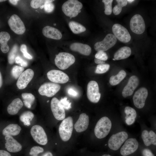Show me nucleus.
Segmentation results:
<instances>
[{"label":"nucleus","mask_w":156,"mask_h":156,"mask_svg":"<svg viewBox=\"0 0 156 156\" xmlns=\"http://www.w3.org/2000/svg\"><path fill=\"white\" fill-rule=\"evenodd\" d=\"M24 68L21 66L17 65L14 66L11 71L12 75L14 79H16L18 78L20 76L23 72Z\"/></svg>","instance_id":"obj_33"},{"label":"nucleus","mask_w":156,"mask_h":156,"mask_svg":"<svg viewBox=\"0 0 156 156\" xmlns=\"http://www.w3.org/2000/svg\"><path fill=\"white\" fill-rule=\"evenodd\" d=\"M89 124V116L86 114L83 113L80 115L78 120L75 123L74 128L77 132H81L87 129Z\"/></svg>","instance_id":"obj_20"},{"label":"nucleus","mask_w":156,"mask_h":156,"mask_svg":"<svg viewBox=\"0 0 156 156\" xmlns=\"http://www.w3.org/2000/svg\"><path fill=\"white\" fill-rule=\"evenodd\" d=\"M68 94L73 97H76L78 95V93L75 90L72 88L69 89L68 91Z\"/></svg>","instance_id":"obj_46"},{"label":"nucleus","mask_w":156,"mask_h":156,"mask_svg":"<svg viewBox=\"0 0 156 156\" xmlns=\"http://www.w3.org/2000/svg\"><path fill=\"white\" fill-rule=\"evenodd\" d=\"M124 112L126 114L125 122L128 125H130L134 123L137 116L135 110L133 108L127 106L125 107Z\"/></svg>","instance_id":"obj_27"},{"label":"nucleus","mask_w":156,"mask_h":156,"mask_svg":"<svg viewBox=\"0 0 156 156\" xmlns=\"http://www.w3.org/2000/svg\"><path fill=\"white\" fill-rule=\"evenodd\" d=\"M138 143L135 138H130L126 141L120 149L123 156H127L135 152L138 148Z\"/></svg>","instance_id":"obj_15"},{"label":"nucleus","mask_w":156,"mask_h":156,"mask_svg":"<svg viewBox=\"0 0 156 156\" xmlns=\"http://www.w3.org/2000/svg\"><path fill=\"white\" fill-rule=\"evenodd\" d=\"M21 130V127L17 124H12L5 127L2 131L3 134L5 136L16 135Z\"/></svg>","instance_id":"obj_25"},{"label":"nucleus","mask_w":156,"mask_h":156,"mask_svg":"<svg viewBox=\"0 0 156 156\" xmlns=\"http://www.w3.org/2000/svg\"><path fill=\"white\" fill-rule=\"evenodd\" d=\"M73 129L72 118L69 116L63 120L59 128V132L61 139L64 142L68 141L71 137Z\"/></svg>","instance_id":"obj_3"},{"label":"nucleus","mask_w":156,"mask_h":156,"mask_svg":"<svg viewBox=\"0 0 156 156\" xmlns=\"http://www.w3.org/2000/svg\"><path fill=\"white\" fill-rule=\"evenodd\" d=\"M148 95L147 89L144 87L139 88L135 93L133 98L135 107L138 109L142 108L144 106Z\"/></svg>","instance_id":"obj_14"},{"label":"nucleus","mask_w":156,"mask_h":156,"mask_svg":"<svg viewBox=\"0 0 156 156\" xmlns=\"http://www.w3.org/2000/svg\"><path fill=\"white\" fill-rule=\"evenodd\" d=\"M54 5L51 3H46L44 5V8L45 11L47 13L52 12L54 10Z\"/></svg>","instance_id":"obj_42"},{"label":"nucleus","mask_w":156,"mask_h":156,"mask_svg":"<svg viewBox=\"0 0 156 156\" xmlns=\"http://www.w3.org/2000/svg\"><path fill=\"white\" fill-rule=\"evenodd\" d=\"M128 138L127 133L124 131L118 132L112 135L109 139V147L114 151L118 150Z\"/></svg>","instance_id":"obj_5"},{"label":"nucleus","mask_w":156,"mask_h":156,"mask_svg":"<svg viewBox=\"0 0 156 156\" xmlns=\"http://www.w3.org/2000/svg\"><path fill=\"white\" fill-rule=\"evenodd\" d=\"M69 26L71 30L75 34H79L86 30V28L84 26L74 21L69 22Z\"/></svg>","instance_id":"obj_29"},{"label":"nucleus","mask_w":156,"mask_h":156,"mask_svg":"<svg viewBox=\"0 0 156 156\" xmlns=\"http://www.w3.org/2000/svg\"><path fill=\"white\" fill-rule=\"evenodd\" d=\"M6 0H0V2H3V1H5Z\"/></svg>","instance_id":"obj_57"},{"label":"nucleus","mask_w":156,"mask_h":156,"mask_svg":"<svg viewBox=\"0 0 156 156\" xmlns=\"http://www.w3.org/2000/svg\"><path fill=\"white\" fill-rule=\"evenodd\" d=\"M130 27L133 33L138 34H142L145 29V25L142 16L139 14L134 15L130 22Z\"/></svg>","instance_id":"obj_10"},{"label":"nucleus","mask_w":156,"mask_h":156,"mask_svg":"<svg viewBox=\"0 0 156 156\" xmlns=\"http://www.w3.org/2000/svg\"><path fill=\"white\" fill-rule=\"evenodd\" d=\"M102 1L104 4L105 14L107 15H110L112 12V3L113 0H103Z\"/></svg>","instance_id":"obj_37"},{"label":"nucleus","mask_w":156,"mask_h":156,"mask_svg":"<svg viewBox=\"0 0 156 156\" xmlns=\"http://www.w3.org/2000/svg\"><path fill=\"white\" fill-rule=\"evenodd\" d=\"M21 96L23 100L25 105L27 108H30L35 99L34 96L31 93H23Z\"/></svg>","instance_id":"obj_30"},{"label":"nucleus","mask_w":156,"mask_h":156,"mask_svg":"<svg viewBox=\"0 0 156 156\" xmlns=\"http://www.w3.org/2000/svg\"><path fill=\"white\" fill-rule=\"evenodd\" d=\"M127 2H128L130 3H131L133 1H134V0H127Z\"/></svg>","instance_id":"obj_54"},{"label":"nucleus","mask_w":156,"mask_h":156,"mask_svg":"<svg viewBox=\"0 0 156 156\" xmlns=\"http://www.w3.org/2000/svg\"><path fill=\"white\" fill-rule=\"evenodd\" d=\"M113 60H116L114 58V59H113Z\"/></svg>","instance_id":"obj_58"},{"label":"nucleus","mask_w":156,"mask_h":156,"mask_svg":"<svg viewBox=\"0 0 156 156\" xmlns=\"http://www.w3.org/2000/svg\"><path fill=\"white\" fill-rule=\"evenodd\" d=\"M10 29L16 34L21 35L23 34L26 28L20 18L17 15H12L8 21Z\"/></svg>","instance_id":"obj_11"},{"label":"nucleus","mask_w":156,"mask_h":156,"mask_svg":"<svg viewBox=\"0 0 156 156\" xmlns=\"http://www.w3.org/2000/svg\"><path fill=\"white\" fill-rule=\"evenodd\" d=\"M42 32L45 37L48 38L58 40L62 37V34L58 29L49 26L44 27Z\"/></svg>","instance_id":"obj_21"},{"label":"nucleus","mask_w":156,"mask_h":156,"mask_svg":"<svg viewBox=\"0 0 156 156\" xmlns=\"http://www.w3.org/2000/svg\"><path fill=\"white\" fill-rule=\"evenodd\" d=\"M141 137L145 145L149 146L151 144L150 136L148 131L146 130H144L142 132Z\"/></svg>","instance_id":"obj_38"},{"label":"nucleus","mask_w":156,"mask_h":156,"mask_svg":"<svg viewBox=\"0 0 156 156\" xmlns=\"http://www.w3.org/2000/svg\"><path fill=\"white\" fill-rule=\"evenodd\" d=\"M82 3L77 0H69L64 2L62 6V10L67 16L71 18L77 16L81 12Z\"/></svg>","instance_id":"obj_2"},{"label":"nucleus","mask_w":156,"mask_h":156,"mask_svg":"<svg viewBox=\"0 0 156 156\" xmlns=\"http://www.w3.org/2000/svg\"><path fill=\"white\" fill-rule=\"evenodd\" d=\"M116 1L117 4L114 7L113 11L115 15H118L121 12L122 8L127 5V2L126 0H116Z\"/></svg>","instance_id":"obj_32"},{"label":"nucleus","mask_w":156,"mask_h":156,"mask_svg":"<svg viewBox=\"0 0 156 156\" xmlns=\"http://www.w3.org/2000/svg\"><path fill=\"white\" fill-rule=\"evenodd\" d=\"M10 38V35L7 32L2 31L0 32L1 49L4 53H7L9 51V47L7 43Z\"/></svg>","instance_id":"obj_26"},{"label":"nucleus","mask_w":156,"mask_h":156,"mask_svg":"<svg viewBox=\"0 0 156 156\" xmlns=\"http://www.w3.org/2000/svg\"><path fill=\"white\" fill-rule=\"evenodd\" d=\"M131 48L127 46H124L120 48L115 53L114 59L116 60L125 59L128 57L131 54Z\"/></svg>","instance_id":"obj_24"},{"label":"nucleus","mask_w":156,"mask_h":156,"mask_svg":"<svg viewBox=\"0 0 156 156\" xmlns=\"http://www.w3.org/2000/svg\"><path fill=\"white\" fill-rule=\"evenodd\" d=\"M23 55L25 57L28 59H31L32 58V57L28 52L23 53Z\"/></svg>","instance_id":"obj_50"},{"label":"nucleus","mask_w":156,"mask_h":156,"mask_svg":"<svg viewBox=\"0 0 156 156\" xmlns=\"http://www.w3.org/2000/svg\"><path fill=\"white\" fill-rule=\"evenodd\" d=\"M54 0H32L30 3L31 7L34 8H37L46 3L52 2Z\"/></svg>","instance_id":"obj_36"},{"label":"nucleus","mask_w":156,"mask_h":156,"mask_svg":"<svg viewBox=\"0 0 156 156\" xmlns=\"http://www.w3.org/2000/svg\"><path fill=\"white\" fill-rule=\"evenodd\" d=\"M117 39L114 35L108 34L102 41L96 42L94 49L97 52L105 51L112 47L116 44Z\"/></svg>","instance_id":"obj_6"},{"label":"nucleus","mask_w":156,"mask_h":156,"mask_svg":"<svg viewBox=\"0 0 156 156\" xmlns=\"http://www.w3.org/2000/svg\"><path fill=\"white\" fill-rule=\"evenodd\" d=\"M44 151L43 148L41 147L34 146L31 148L29 154L33 155H37L39 153L43 152Z\"/></svg>","instance_id":"obj_39"},{"label":"nucleus","mask_w":156,"mask_h":156,"mask_svg":"<svg viewBox=\"0 0 156 156\" xmlns=\"http://www.w3.org/2000/svg\"><path fill=\"white\" fill-rule=\"evenodd\" d=\"M139 83V79L137 76L133 75L131 76L122 91V96L124 98H126L131 95Z\"/></svg>","instance_id":"obj_18"},{"label":"nucleus","mask_w":156,"mask_h":156,"mask_svg":"<svg viewBox=\"0 0 156 156\" xmlns=\"http://www.w3.org/2000/svg\"><path fill=\"white\" fill-rule=\"evenodd\" d=\"M95 57L96 58L104 61L107 60L108 58L107 53L104 51L97 52Z\"/></svg>","instance_id":"obj_40"},{"label":"nucleus","mask_w":156,"mask_h":156,"mask_svg":"<svg viewBox=\"0 0 156 156\" xmlns=\"http://www.w3.org/2000/svg\"><path fill=\"white\" fill-rule=\"evenodd\" d=\"M3 83L2 78L1 74L0 72V88L1 87Z\"/></svg>","instance_id":"obj_52"},{"label":"nucleus","mask_w":156,"mask_h":156,"mask_svg":"<svg viewBox=\"0 0 156 156\" xmlns=\"http://www.w3.org/2000/svg\"><path fill=\"white\" fill-rule=\"evenodd\" d=\"M149 134L150 138L151 144L154 145H156V134L153 131L151 130L149 132Z\"/></svg>","instance_id":"obj_44"},{"label":"nucleus","mask_w":156,"mask_h":156,"mask_svg":"<svg viewBox=\"0 0 156 156\" xmlns=\"http://www.w3.org/2000/svg\"><path fill=\"white\" fill-rule=\"evenodd\" d=\"M0 156H11L8 152L4 150H0Z\"/></svg>","instance_id":"obj_47"},{"label":"nucleus","mask_w":156,"mask_h":156,"mask_svg":"<svg viewBox=\"0 0 156 156\" xmlns=\"http://www.w3.org/2000/svg\"><path fill=\"white\" fill-rule=\"evenodd\" d=\"M87 95L88 100L91 102L98 103L100 100L101 94L99 92L97 83L94 81H91L87 86Z\"/></svg>","instance_id":"obj_7"},{"label":"nucleus","mask_w":156,"mask_h":156,"mask_svg":"<svg viewBox=\"0 0 156 156\" xmlns=\"http://www.w3.org/2000/svg\"><path fill=\"white\" fill-rule=\"evenodd\" d=\"M20 50L23 54L27 52L26 46L24 44H22L20 47Z\"/></svg>","instance_id":"obj_48"},{"label":"nucleus","mask_w":156,"mask_h":156,"mask_svg":"<svg viewBox=\"0 0 156 156\" xmlns=\"http://www.w3.org/2000/svg\"><path fill=\"white\" fill-rule=\"evenodd\" d=\"M19 0H10L9 1L12 4L14 5H16L17 4Z\"/></svg>","instance_id":"obj_51"},{"label":"nucleus","mask_w":156,"mask_h":156,"mask_svg":"<svg viewBox=\"0 0 156 156\" xmlns=\"http://www.w3.org/2000/svg\"><path fill=\"white\" fill-rule=\"evenodd\" d=\"M34 75V71L30 68L24 71L20 76L17 81L16 85L19 89L25 88L33 79Z\"/></svg>","instance_id":"obj_17"},{"label":"nucleus","mask_w":156,"mask_h":156,"mask_svg":"<svg viewBox=\"0 0 156 156\" xmlns=\"http://www.w3.org/2000/svg\"><path fill=\"white\" fill-rule=\"evenodd\" d=\"M17 51L18 47L16 45H15L12 48L8 56V62L10 64H12L14 62Z\"/></svg>","instance_id":"obj_35"},{"label":"nucleus","mask_w":156,"mask_h":156,"mask_svg":"<svg viewBox=\"0 0 156 156\" xmlns=\"http://www.w3.org/2000/svg\"><path fill=\"white\" fill-rule=\"evenodd\" d=\"M112 125L111 121L108 117L104 116L101 118L97 122L94 129L96 136L99 139L105 137L109 132Z\"/></svg>","instance_id":"obj_1"},{"label":"nucleus","mask_w":156,"mask_h":156,"mask_svg":"<svg viewBox=\"0 0 156 156\" xmlns=\"http://www.w3.org/2000/svg\"><path fill=\"white\" fill-rule=\"evenodd\" d=\"M143 156H155L151 151L148 149H144L142 151Z\"/></svg>","instance_id":"obj_45"},{"label":"nucleus","mask_w":156,"mask_h":156,"mask_svg":"<svg viewBox=\"0 0 156 156\" xmlns=\"http://www.w3.org/2000/svg\"><path fill=\"white\" fill-rule=\"evenodd\" d=\"M110 66L109 64H99L97 66L94 72L98 74L105 73L109 70Z\"/></svg>","instance_id":"obj_34"},{"label":"nucleus","mask_w":156,"mask_h":156,"mask_svg":"<svg viewBox=\"0 0 156 156\" xmlns=\"http://www.w3.org/2000/svg\"><path fill=\"white\" fill-rule=\"evenodd\" d=\"M5 139L6 142L5 147L8 151L16 153L21 151L22 148L21 145L12 136H5Z\"/></svg>","instance_id":"obj_19"},{"label":"nucleus","mask_w":156,"mask_h":156,"mask_svg":"<svg viewBox=\"0 0 156 156\" xmlns=\"http://www.w3.org/2000/svg\"><path fill=\"white\" fill-rule=\"evenodd\" d=\"M112 31L116 38L122 42L127 43L131 39V36L128 30L120 24H115L113 25Z\"/></svg>","instance_id":"obj_12"},{"label":"nucleus","mask_w":156,"mask_h":156,"mask_svg":"<svg viewBox=\"0 0 156 156\" xmlns=\"http://www.w3.org/2000/svg\"><path fill=\"white\" fill-rule=\"evenodd\" d=\"M32 156H38L37 155H32Z\"/></svg>","instance_id":"obj_59"},{"label":"nucleus","mask_w":156,"mask_h":156,"mask_svg":"<svg viewBox=\"0 0 156 156\" xmlns=\"http://www.w3.org/2000/svg\"><path fill=\"white\" fill-rule=\"evenodd\" d=\"M51 107L53 114L56 119L61 120L64 119L65 117L64 109L57 98L54 97L52 99Z\"/></svg>","instance_id":"obj_13"},{"label":"nucleus","mask_w":156,"mask_h":156,"mask_svg":"<svg viewBox=\"0 0 156 156\" xmlns=\"http://www.w3.org/2000/svg\"><path fill=\"white\" fill-rule=\"evenodd\" d=\"M15 62L16 63L20 64L21 66L23 67H27L28 65L27 62L19 56L16 57Z\"/></svg>","instance_id":"obj_43"},{"label":"nucleus","mask_w":156,"mask_h":156,"mask_svg":"<svg viewBox=\"0 0 156 156\" xmlns=\"http://www.w3.org/2000/svg\"><path fill=\"white\" fill-rule=\"evenodd\" d=\"M102 156H111L109 154H105L102 155Z\"/></svg>","instance_id":"obj_55"},{"label":"nucleus","mask_w":156,"mask_h":156,"mask_svg":"<svg viewBox=\"0 0 156 156\" xmlns=\"http://www.w3.org/2000/svg\"><path fill=\"white\" fill-rule=\"evenodd\" d=\"M47 76L50 81L56 83H64L67 82L69 79L68 75L60 70H49L48 72Z\"/></svg>","instance_id":"obj_16"},{"label":"nucleus","mask_w":156,"mask_h":156,"mask_svg":"<svg viewBox=\"0 0 156 156\" xmlns=\"http://www.w3.org/2000/svg\"><path fill=\"white\" fill-rule=\"evenodd\" d=\"M60 86L58 84L47 82L40 86L38 90V92L41 95L51 97L60 90Z\"/></svg>","instance_id":"obj_8"},{"label":"nucleus","mask_w":156,"mask_h":156,"mask_svg":"<svg viewBox=\"0 0 156 156\" xmlns=\"http://www.w3.org/2000/svg\"><path fill=\"white\" fill-rule=\"evenodd\" d=\"M34 117L33 113L30 111H26L23 113L20 117L21 121L23 122L24 124L27 126L30 125V121Z\"/></svg>","instance_id":"obj_31"},{"label":"nucleus","mask_w":156,"mask_h":156,"mask_svg":"<svg viewBox=\"0 0 156 156\" xmlns=\"http://www.w3.org/2000/svg\"><path fill=\"white\" fill-rule=\"evenodd\" d=\"M127 73L124 70H120L117 75L110 77L109 80L110 84L113 86L118 85L124 79Z\"/></svg>","instance_id":"obj_28"},{"label":"nucleus","mask_w":156,"mask_h":156,"mask_svg":"<svg viewBox=\"0 0 156 156\" xmlns=\"http://www.w3.org/2000/svg\"><path fill=\"white\" fill-rule=\"evenodd\" d=\"M30 133L33 139L38 144L43 145L47 144V135L44 129L40 126L36 125L33 126L31 129Z\"/></svg>","instance_id":"obj_9"},{"label":"nucleus","mask_w":156,"mask_h":156,"mask_svg":"<svg viewBox=\"0 0 156 156\" xmlns=\"http://www.w3.org/2000/svg\"><path fill=\"white\" fill-rule=\"evenodd\" d=\"M40 8L41 9H42L43 8H44V5H42V6H41L40 7Z\"/></svg>","instance_id":"obj_56"},{"label":"nucleus","mask_w":156,"mask_h":156,"mask_svg":"<svg viewBox=\"0 0 156 156\" xmlns=\"http://www.w3.org/2000/svg\"><path fill=\"white\" fill-rule=\"evenodd\" d=\"M43 156H53L52 154L50 152L46 153Z\"/></svg>","instance_id":"obj_53"},{"label":"nucleus","mask_w":156,"mask_h":156,"mask_svg":"<svg viewBox=\"0 0 156 156\" xmlns=\"http://www.w3.org/2000/svg\"><path fill=\"white\" fill-rule=\"evenodd\" d=\"M63 107L66 109H69L71 107V103L67 100V98L65 97L62 98L60 101Z\"/></svg>","instance_id":"obj_41"},{"label":"nucleus","mask_w":156,"mask_h":156,"mask_svg":"<svg viewBox=\"0 0 156 156\" xmlns=\"http://www.w3.org/2000/svg\"><path fill=\"white\" fill-rule=\"evenodd\" d=\"M94 61L97 64H100L105 63V61L96 58L94 59Z\"/></svg>","instance_id":"obj_49"},{"label":"nucleus","mask_w":156,"mask_h":156,"mask_svg":"<svg viewBox=\"0 0 156 156\" xmlns=\"http://www.w3.org/2000/svg\"><path fill=\"white\" fill-rule=\"evenodd\" d=\"M70 49L86 56L89 55L91 52L90 47L88 44L79 42L74 43L70 45Z\"/></svg>","instance_id":"obj_22"},{"label":"nucleus","mask_w":156,"mask_h":156,"mask_svg":"<svg viewBox=\"0 0 156 156\" xmlns=\"http://www.w3.org/2000/svg\"><path fill=\"white\" fill-rule=\"evenodd\" d=\"M23 104L22 101L19 98L14 99L8 105L7 110L11 115L16 114L22 108Z\"/></svg>","instance_id":"obj_23"},{"label":"nucleus","mask_w":156,"mask_h":156,"mask_svg":"<svg viewBox=\"0 0 156 156\" xmlns=\"http://www.w3.org/2000/svg\"><path fill=\"white\" fill-rule=\"evenodd\" d=\"M75 57L71 54L67 52L59 53L55 59L56 66L59 69L65 70L73 64L75 62Z\"/></svg>","instance_id":"obj_4"}]
</instances>
